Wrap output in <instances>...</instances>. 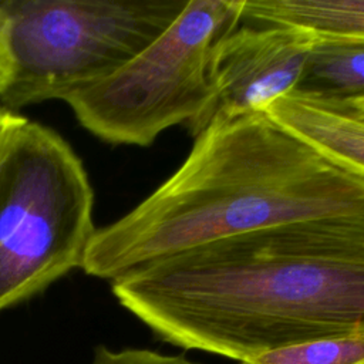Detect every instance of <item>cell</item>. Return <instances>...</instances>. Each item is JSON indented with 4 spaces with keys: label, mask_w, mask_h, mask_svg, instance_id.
Here are the masks:
<instances>
[{
    "label": "cell",
    "mask_w": 364,
    "mask_h": 364,
    "mask_svg": "<svg viewBox=\"0 0 364 364\" xmlns=\"http://www.w3.org/2000/svg\"><path fill=\"white\" fill-rule=\"evenodd\" d=\"M243 18L364 38V0H243Z\"/></svg>",
    "instance_id": "cell-9"
},
{
    "label": "cell",
    "mask_w": 364,
    "mask_h": 364,
    "mask_svg": "<svg viewBox=\"0 0 364 364\" xmlns=\"http://www.w3.org/2000/svg\"><path fill=\"white\" fill-rule=\"evenodd\" d=\"M188 0H3L9 111L101 82L146 48Z\"/></svg>",
    "instance_id": "cell-4"
},
{
    "label": "cell",
    "mask_w": 364,
    "mask_h": 364,
    "mask_svg": "<svg viewBox=\"0 0 364 364\" xmlns=\"http://www.w3.org/2000/svg\"><path fill=\"white\" fill-rule=\"evenodd\" d=\"M161 340L230 360L364 331V216L215 240L112 280Z\"/></svg>",
    "instance_id": "cell-1"
},
{
    "label": "cell",
    "mask_w": 364,
    "mask_h": 364,
    "mask_svg": "<svg viewBox=\"0 0 364 364\" xmlns=\"http://www.w3.org/2000/svg\"><path fill=\"white\" fill-rule=\"evenodd\" d=\"M10 77V58L6 41V24L4 14L0 9V95L3 94Z\"/></svg>",
    "instance_id": "cell-12"
},
{
    "label": "cell",
    "mask_w": 364,
    "mask_h": 364,
    "mask_svg": "<svg viewBox=\"0 0 364 364\" xmlns=\"http://www.w3.org/2000/svg\"><path fill=\"white\" fill-rule=\"evenodd\" d=\"M91 364H202L186 358L185 355H171L146 348H124L109 350L98 347L94 353Z\"/></svg>",
    "instance_id": "cell-11"
},
{
    "label": "cell",
    "mask_w": 364,
    "mask_h": 364,
    "mask_svg": "<svg viewBox=\"0 0 364 364\" xmlns=\"http://www.w3.org/2000/svg\"><path fill=\"white\" fill-rule=\"evenodd\" d=\"M14 115L16 114L13 111H9V109L0 107V148H1V144L4 141V136L7 134V129L13 121Z\"/></svg>",
    "instance_id": "cell-13"
},
{
    "label": "cell",
    "mask_w": 364,
    "mask_h": 364,
    "mask_svg": "<svg viewBox=\"0 0 364 364\" xmlns=\"http://www.w3.org/2000/svg\"><path fill=\"white\" fill-rule=\"evenodd\" d=\"M296 91L364 109V38L316 34Z\"/></svg>",
    "instance_id": "cell-8"
},
{
    "label": "cell",
    "mask_w": 364,
    "mask_h": 364,
    "mask_svg": "<svg viewBox=\"0 0 364 364\" xmlns=\"http://www.w3.org/2000/svg\"><path fill=\"white\" fill-rule=\"evenodd\" d=\"M338 216H364L363 176L264 111L218 118L148 198L95 230L81 269L112 282L215 240Z\"/></svg>",
    "instance_id": "cell-2"
},
{
    "label": "cell",
    "mask_w": 364,
    "mask_h": 364,
    "mask_svg": "<svg viewBox=\"0 0 364 364\" xmlns=\"http://www.w3.org/2000/svg\"><path fill=\"white\" fill-rule=\"evenodd\" d=\"M264 112L341 168L364 178V109L293 91Z\"/></svg>",
    "instance_id": "cell-7"
},
{
    "label": "cell",
    "mask_w": 364,
    "mask_h": 364,
    "mask_svg": "<svg viewBox=\"0 0 364 364\" xmlns=\"http://www.w3.org/2000/svg\"><path fill=\"white\" fill-rule=\"evenodd\" d=\"M243 20V0H188L134 60L64 101L78 122L109 144L146 146L165 129L191 125L210 101L213 46Z\"/></svg>",
    "instance_id": "cell-5"
},
{
    "label": "cell",
    "mask_w": 364,
    "mask_h": 364,
    "mask_svg": "<svg viewBox=\"0 0 364 364\" xmlns=\"http://www.w3.org/2000/svg\"><path fill=\"white\" fill-rule=\"evenodd\" d=\"M237 364H364V331L272 350Z\"/></svg>",
    "instance_id": "cell-10"
},
{
    "label": "cell",
    "mask_w": 364,
    "mask_h": 364,
    "mask_svg": "<svg viewBox=\"0 0 364 364\" xmlns=\"http://www.w3.org/2000/svg\"><path fill=\"white\" fill-rule=\"evenodd\" d=\"M92 208L73 148L16 114L0 148V311L82 267L97 230Z\"/></svg>",
    "instance_id": "cell-3"
},
{
    "label": "cell",
    "mask_w": 364,
    "mask_h": 364,
    "mask_svg": "<svg viewBox=\"0 0 364 364\" xmlns=\"http://www.w3.org/2000/svg\"><path fill=\"white\" fill-rule=\"evenodd\" d=\"M314 41L313 31L283 24L237 26L225 34L210 53V101L189 125L192 136L213 119L264 111L296 91Z\"/></svg>",
    "instance_id": "cell-6"
}]
</instances>
